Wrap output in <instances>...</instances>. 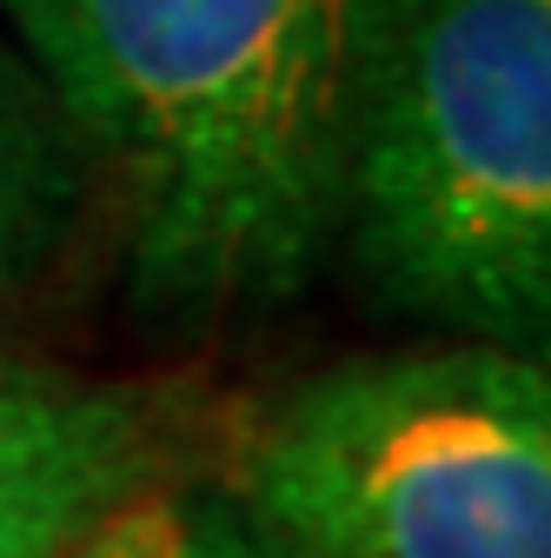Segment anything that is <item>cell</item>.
<instances>
[{
  "instance_id": "6da1fadb",
  "label": "cell",
  "mask_w": 551,
  "mask_h": 558,
  "mask_svg": "<svg viewBox=\"0 0 551 558\" xmlns=\"http://www.w3.org/2000/svg\"><path fill=\"white\" fill-rule=\"evenodd\" d=\"M385 0H0L87 167L120 193L133 306L220 326L332 253L346 107Z\"/></svg>"
},
{
  "instance_id": "7a4b0ae2",
  "label": "cell",
  "mask_w": 551,
  "mask_h": 558,
  "mask_svg": "<svg viewBox=\"0 0 551 558\" xmlns=\"http://www.w3.org/2000/svg\"><path fill=\"white\" fill-rule=\"evenodd\" d=\"M332 246L379 306L544 360L551 0H385L346 107Z\"/></svg>"
},
{
  "instance_id": "3957f363",
  "label": "cell",
  "mask_w": 551,
  "mask_h": 558,
  "mask_svg": "<svg viewBox=\"0 0 551 558\" xmlns=\"http://www.w3.org/2000/svg\"><path fill=\"white\" fill-rule=\"evenodd\" d=\"M220 452L226 506L286 558H551V379L525 353L346 360Z\"/></svg>"
},
{
  "instance_id": "277c9868",
  "label": "cell",
  "mask_w": 551,
  "mask_h": 558,
  "mask_svg": "<svg viewBox=\"0 0 551 558\" xmlns=\"http://www.w3.org/2000/svg\"><path fill=\"white\" fill-rule=\"evenodd\" d=\"M220 439L199 379H107L0 345V558H66L140 493L193 485Z\"/></svg>"
},
{
  "instance_id": "5b68a950",
  "label": "cell",
  "mask_w": 551,
  "mask_h": 558,
  "mask_svg": "<svg viewBox=\"0 0 551 558\" xmlns=\"http://www.w3.org/2000/svg\"><path fill=\"white\" fill-rule=\"evenodd\" d=\"M87 160L21 47L0 34V300L27 293L74 240Z\"/></svg>"
},
{
  "instance_id": "8992f818",
  "label": "cell",
  "mask_w": 551,
  "mask_h": 558,
  "mask_svg": "<svg viewBox=\"0 0 551 558\" xmlns=\"http://www.w3.org/2000/svg\"><path fill=\"white\" fill-rule=\"evenodd\" d=\"M199 493L193 485H160V493H140L133 506H120L113 519H100L66 558H173L180 532H186V506Z\"/></svg>"
},
{
  "instance_id": "52a82bcc",
  "label": "cell",
  "mask_w": 551,
  "mask_h": 558,
  "mask_svg": "<svg viewBox=\"0 0 551 558\" xmlns=\"http://www.w3.org/2000/svg\"><path fill=\"white\" fill-rule=\"evenodd\" d=\"M173 558H286L280 545H272L266 532H253L233 506H226V493H193V506H186V532H180V551Z\"/></svg>"
}]
</instances>
